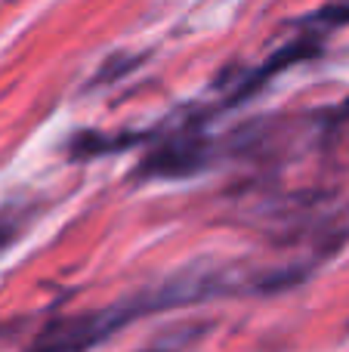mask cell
Masks as SVG:
<instances>
[{
    "mask_svg": "<svg viewBox=\"0 0 349 352\" xmlns=\"http://www.w3.org/2000/svg\"><path fill=\"white\" fill-rule=\"evenodd\" d=\"M207 161V146L201 136H170L155 152H148L139 164V173L146 176H192L201 170Z\"/></svg>",
    "mask_w": 349,
    "mask_h": 352,
    "instance_id": "obj_1",
    "label": "cell"
},
{
    "mask_svg": "<svg viewBox=\"0 0 349 352\" xmlns=\"http://www.w3.org/2000/svg\"><path fill=\"white\" fill-rule=\"evenodd\" d=\"M340 115H344V118H349V102H344V109H340Z\"/></svg>",
    "mask_w": 349,
    "mask_h": 352,
    "instance_id": "obj_2",
    "label": "cell"
}]
</instances>
